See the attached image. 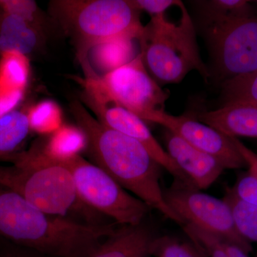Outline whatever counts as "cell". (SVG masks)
<instances>
[{
  "label": "cell",
  "mask_w": 257,
  "mask_h": 257,
  "mask_svg": "<svg viewBox=\"0 0 257 257\" xmlns=\"http://www.w3.org/2000/svg\"><path fill=\"white\" fill-rule=\"evenodd\" d=\"M77 126L85 134L88 151L96 166L134 196L165 217L180 225V216L172 210L161 186L162 167L142 144L108 127L94 118L80 101L70 104Z\"/></svg>",
  "instance_id": "obj_1"
},
{
  "label": "cell",
  "mask_w": 257,
  "mask_h": 257,
  "mask_svg": "<svg viewBox=\"0 0 257 257\" xmlns=\"http://www.w3.org/2000/svg\"><path fill=\"white\" fill-rule=\"evenodd\" d=\"M115 224H89L51 215L0 186V236L52 257H89Z\"/></svg>",
  "instance_id": "obj_2"
},
{
  "label": "cell",
  "mask_w": 257,
  "mask_h": 257,
  "mask_svg": "<svg viewBox=\"0 0 257 257\" xmlns=\"http://www.w3.org/2000/svg\"><path fill=\"white\" fill-rule=\"evenodd\" d=\"M12 163L0 167V186L18 193L44 212L68 218L79 203L84 204L70 171L60 161L49 157L41 145L35 144L22 152Z\"/></svg>",
  "instance_id": "obj_3"
},
{
  "label": "cell",
  "mask_w": 257,
  "mask_h": 257,
  "mask_svg": "<svg viewBox=\"0 0 257 257\" xmlns=\"http://www.w3.org/2000/svg\"><path fill=\"white\" fill-rule=\"evenodd\" d=\"M50 10L74 42L81 63L96 44L121 36L139 40L145 27L130 0H57Z\"/></svg>",
  "instance_id": "obj_4"
},
{
  "label": "cell",
  "mask_w": 257,
  "mask_h": 257,
  "mask_svg": "<svg viewBox=\"0 0 257 257\" xmlns=\"http://www.w3.org/2000/svg\"><path fill=\"white\" fill-rule=\"evenodd\" d=\"M179 10L177 21L169 20L166 13L152 16L138 40L145 66L164 84L180 82L192 70L205 79L209 77L199 54L194 24L182 2Z\"/></svg>",
  "instance_id": "obj_5"
},
{
  "label": "cell",
  "mask_w": 257,
  "mask_h": 257,
  "mask_svg": "<svg viewBox=\"0 0 257 257\" xmlns=\"http://www.w3.org/2000/svg\"><path fill=\"white\" fill-rule=\"evenodd\" d=\"M58 161L70 171L77 195L84 205L120 226H135L145 221L150 207L126 192L105 171L79 155Z\"/></svg>",
  "instance_id": "obj_6"
},
{
  "label": "cell",
  "mask_w": 257,
  "mask_h": 257,
  "mask_svg": "<svg viewBox=\"0 0 257 257\" xmlns=\"http://www.w3.org/2000/svg\"><path fill=\"white\" fill-rule=\"evenodd\" d=\"M86 74V82L144 121L152 122L157 113L165 111L168 94L150 77L141 53L130 63L104 75L93 72Z\"/></svg>",
  "instance_id": "obj_7"
},
{
  "label": "cell",
  "mask_w": 257,
  "mask_h": 257,
  "mask_svg": "<svg viewBox=\"0 0 257 257\" xmlns=\"http://www.w3.org/2000/svg\"><path fill=\"white\" fill-rule=\"evenodd\" d=\"M217 78L227 79L257 71V18L204 22Z\"/></svg>",
  "instance_id": "obj_8"
},
{
  "label": "cell",
  "mask_w": 257,
  "mask_h": 257,
  "mask_svg": "<svg viewBox=\"0 0 257 257\" xmlns=\"http://www.w3.org/2000/svg\"><path fill=\"white\" fill-rule=\"evenodd\" d=\"M167 204L189 224L236 245L245 252L252 251L251 243L243 239L235 225L231 209L224 199L201 192L190 184L175 180L163 189Z\"/></svg>",
  "instance_id": "obj_9"
},
{
  "label": "cell",
  "mask_w": 257,
  "mask_h": 257,
  "mask_svg": "<svg viewBox=\"0 0 257 257\" xmlns=\"http://www.w3.org/2000/svg\"><path fill=\"white\" fill-rule=\"evenodd\" d=\"M82 83L83 99L101 123L142 144L157 163L173 176L175 180L190 184L182 171L152 135L143 119L103 95L90 84L84 81Z\"/></svg>",
  "instance_id": "obj_10"
},
{
  "label": "cell",
  "mask_w": 257,
  "mask_h": 257,
  "mask_svg": "<svg viewBox=\"0 0 257 257\" xmlns=\"http://www.w3.org/2000/svg\"><path fill=\"white\" fill-rule=\"evenodd\" d=\"M152 122L162 125L193 147L214 157L225 170L247 167L232 138L194 118L174 116L162 111L154 116Z\"/></svg>",
  "instance_id": "obj_11"
},
{
  "label": "cell",
  "mask_w": 257,
  "mask_h": 257,
  "mask_svg": "<svg viewBox=\"0 0 257 257\" xmlns=\"http://www.w3.org/2000/svg\"><path fill=\"white\" fill-rule=\"evenodd\" d=\"M165 142L169 156L191 185L199 190L209 188L225 170L214 157L198 150L167 130Z\"/></svg>",
  "instance_id": "obj_12"
},
{
  "label": "cell",
  "mask_w": 257,
  "mask_h": 257,
  "mask_svg": "<svg viewBox=\"0 0 257 257\" xmlns=\"http://www.w3.org/2000/svg\"><path fill=\"white\" fill-rule=\"evenodd\" d=\"M151 226L145 222L121 226L93 251L89 257H150L157 237Z\"/></svg>",
  "instance_id": "obj_13"
},
{
  "label": "cell",
  "mask_w": 257,
  "mask_h": 257,
  "mask_svg": "<svg viewBox=\"0 0 257 257\" xmlns=\"http://www.w3.org/2000/svg\"><path fill=\"white\" fill-rule=\"evenodd\" d=\"M199 121L229 138L257 139V107L221 106L216 110L200 113Z\"/></svg>",
  "instance_id": "obj_14"
},
{
  "label": "cell",
  "mask_w": 257,
  "mask_h": 257,
  "mask_svg": "<svg viewBox=\"0 0 257 257\" xmlns=\"http://www.w3.org/2000/svg\"><path fill=\"white\" fill-rule=\"evenodd\" d=\"M45 37L40 29L0 10V55L18 52L28 57L41 48Z\"/></svg>",
  "instance_id": "obj_15"
},
{
  "label": "cell",
  "mask_w": 257,
  "mask_h": 257,
  "mask_svg": "<svg viewBox=\"0 0 257 257\" xmlns=\"http://www.w3.org/2000/svg\"><path fill=\"white\" fill-rule=\"evenodd\" d=\"M136 40L130 36H121L104 40L94 45L88 52L87 57L90 56L94 67L102 72L101 76L104 75L138 57Z\"/></svg>",
  "instance_id": "obj_16"
},
{
  "label": "cell",
  "mask_w": 257,
  "mask_h": 257,
  "mask_svg": "<svg viewBox=\"0 0 257 257\" xmlns=\"http://www.w3.org/2000/svg\"><path fill=\"white\" fill-rule=\"evenodd\" d=\"M30 128L28 112L15 110L0 117V161H12L21 153Z\"/></svg>",
  "instance_id": "obj_17"
},
{
  "label": "cell",
  "mask_w": 257,
  "mask_h": 257,
  "mask_svg": "<svg viewBox=\"0 0 257 257\" xmlns=\"http://www.w3.org/2000/svg\"><path fill=\"white\" fill-rule=\"evenodd\" d=\"M87 140L85 134L78 126L62 125L52 134L50 140L44 146L49 157L56 160H63L87 148Z\"/></svg>",
  "instance_id": "obj_18"
},
{
  "label": "cell",
  "mask_w": 257,
  "mask_h": 257,
  "mask_svg": "<svg viewBox=\"0 0 257 257\" xmlns=\"http://www.w3.org/2000/svg\"><path fill=\"white\" fill-rule=\"evenodd\" d=\"M30 74L28 56L18 52H7L0 55V87L25 91Z\"/></svg>",
  "instance_id": "obj_19"
},
{
  "label": "cell",
  "mask_w": 257,
  "mask_h": 257,
  "mask_svg": "<svg viewBox=\"0 0 257 257\" xmlns=\"http://www.w3.org/2000/svg\"><path fill=\"white\" fill-rule=\"evenodd\" d=\"M222 106L257 107V71L222 82Z\"/></svg>",
  "instance_id": "obj_20"
},
{
  "label": "cell",
  "mask_w": 257,
  "mask_h": 257,
  "mask_svg": "<svg viewBox=\"0 0 257 257\" xmlns=\"http://www.w3.org/2000/svg\"><path fill=\"white\" fill-rule=\"evenodd\" d=\"M182 228L189 239L207 257H249L241 248L216 235L189 224L183 225Z\"/></svg>",
  "instance_id": "obj_21"
},
{
  "label": "cell",
  "mask_w": 257,
  "mask_h": 257,
  "mask_svg": "<svg viewBox=\"0 0 257 257\" xmlns=\"http://www.w3.org/2000/svg\"><path fill=\"white\" fill-rule=\"evenodd\" d=\"M223 199L231 209L240 235L248 242L257 243V207L243 202L231 188L226 189Z\"/></svg>",
  "instance_id": "obj_22"
},
{
  "label": "cell",
  "mask_w": 257,
  "mask_h": 257,
  "mask_svg": "<svg viewBox=\"0 0 257 257\" xmlns=\"http://www.w3.org/2000/svg\"><path fill=\"white\" fill-rule=\"evenodd\" d=\"M27 112L30 128L37 133L53 134L62 126V109L55 101H40Z\"/></svg>",
  "instance_id": "obj_23"
},
{
  "label": "cell",
  "mask_w": 257,
  "mask_h": 257,
  "mask_svg": "<svg viewBox=\"0 0 257 257\" xmlns=\"http://www.w3.org/2000/svg\"><path fill=\"white\" fill-rule=\"evenodd\" d=\"M203 20L253 18V8L246 0H212L200 2Z\"/></svg>",
  "instance_id": "obj_24"
},
{
  "label": "cell",
  "mask_w": 257,
  "mask_h": 257,
  "mask_svg": "<svg viewBox=\"0 0 257 257\" xmlns=\"http://www.w3.org/2000/svg\"><path fill=\"white\" fill-rule=\"evenodd\" d=\"M151 256L155 257H207L199 247L189 241L175 236H157L152 243Z\"/></svg>",
  "instance_id": "obj_25"
},
{
  "label": "cell",
  "mask_w": 257,
  "mask_h": 257,
  "mask_svg": "<svg viewBox=\"0 0 257 257\" xmlns=\"http://www.w3.org/2000/svg\"><path fill=\"white\" fill-rule=\"evenodd\" d=\"M0 10L23 19L33 26L45 31L43 15L37 3L31 0H0Z\"/></svg>",
  "instance_id": "obj_26"
},
{
  "label": "cell",
  "mask_w": 257,
  "mask_h": 257,
  "mask_svg": "<svg viewBox=\"0 0 257 257\" xmlns=\"http://www.w3.org/2000/svg\"><path fill=\"white\" fill-rule=\"evenodd\" d=\"M231 189L243 202L257 207V176L251 171L240 175Z\"/></svg>",
  "instance_id": "obj_27"
},
{
  "label": "cell",
  "mask_w": 257,
  "mask_h": 257,
  "mask_svg": "<svg viewBox=\"0 0 257 257\" xmlns=\"http://www.w3.org/2000/svg\"><path fill=\"white\" fill-rule=\"evenodd\" d=\"M133 8L138 11H145L152 16L164 14L173 7H177L179 0H130Z\"/></svg>",
  "instance_id": "obj_28"
},
{
  "label": "cell",
  "mask_w": 257,
  "mask_h": 257,
  "mask_svg": "<svg viewBox=\"0 0 257 257\" xmlns=\"http://www.w3.org/2000/svg\"><path fill=\"white\" fill-rule=\"evenodd\" d=\"M25 91L12 90L0 87V117L16 110L25 97Z\"/></svg>",
  "instance_id": "obj_29"
},
{
  "label": "cell",
  "mask_w": 257,
  "mask_h": 257,
  "mask_svg": "<svg viewBox=\"0 0 257 257\" xmlns=\"http://www.w3.org/2000/svg\"><path fill=\"white\" fill-rule=\"evenodd\" d=\"M233 141L246 162L248 170L257 176V153L245 146L239 139L233 138Z\"/></svg>",
  "instance_id": "obj_30"
},
{
  "label": "cell",
  "mask_w": 257,
  "mask_h": 257,
  "mask_svg": "<svg viewBox=\"0 0 257 257\" xmlns=\"http://www.w3.org/2000/svg\"><path fill=\"white\" fill-rule=\"evenodd\" d=\"M28 257H52L47 256V255L42 254V253L36 252V251H31L30 250V254Z\"/></svg>",
  "instance_id": "obj_31"
},
{
  "label": "cell",
  "mask_w": 257,
  "mask_h": 257,
  "mask_svg": "<svg viewBox=\"0 0 257 257\" xmlns=\"http://www.w3.org/2000/svg\"><path fill=\"white\" fill-rule=\"evenodd\" d=\"M256 3H257V1H256Z\"/></svg>",
  "instance_id": "obj_32"
},
{
  "label": "cell",
  "mask_w": 257,
  "mask_h": 257,
  "mask_svg": "<svg viewBox=\"0 0 257 257\" xmlns=\"http://www.w3.org/2000/svg\"><path fill=\"white\" fill-rule=\"evenodd\" d=\"M256 257H257V255H256Z\"/></svg>",
  "instance_id": "obj_33"
}]
</instances>
